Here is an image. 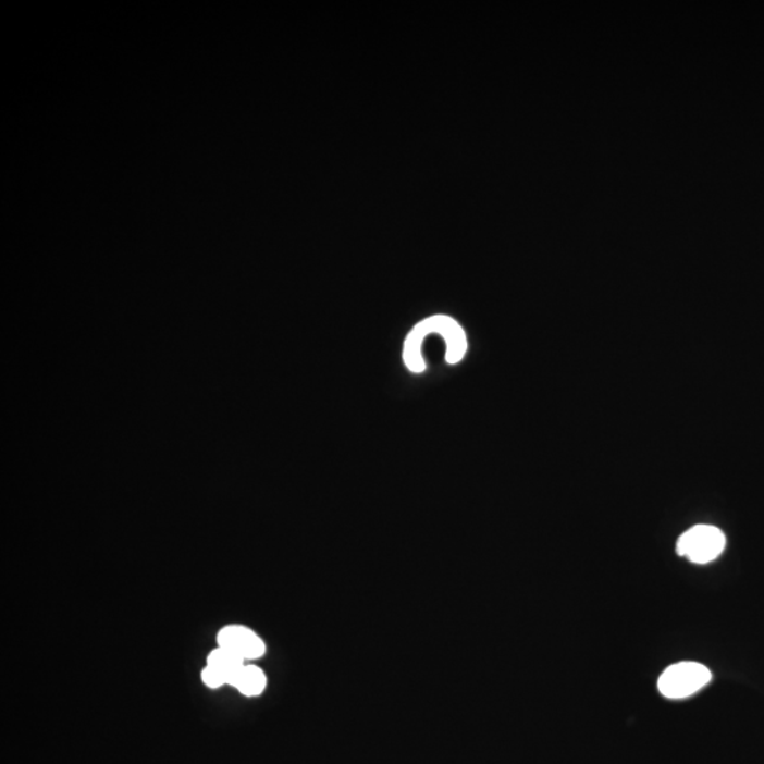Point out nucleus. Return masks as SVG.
Masks as SVG:
<instances>
[{
	"label": "nucleus",
	"instance_id": "20e7f679",
	"mask_svg": "<svg viewBox=\"0 0 764 764\" xmlns=\"http://www.w3.org/2000/svg\"><path fill=\"white\" fill-rule=\"evenodd\" d=\"M217 645L237 655L245 663L261 658L267 653L262 637L243 625H229L217 633Z\"/></svg>",
	"mask_w": 764,
	"mask_h": 764
},
{
	"label": "nucleus",
	"instance_id": "7ed1b4c3",
	"mask_svg": "<svg viewBox=\"0 0 764 764\" xmlns=\"http://www.w3.org/2000/svg\"><path fill=\"white\" fill-rule=\"evenodd\" d=\"M726 538L719 528L697 526L683 532L677 542L678 555L693 564H710L724 552Z\"/></svg>",
	"mask_w": 764,
	"mask_h": 764
},
{
	"label": "nucleus",
	"instance_id": "39448f33",
	"mask_svg": "<svg viewBox=\"0 0 764 764\" xmlns=\"http://www.w3.org/2000/svg\"><path fill=\"white\" fill-rule=\"evenodd\" d=\"M268 686L267 674L262 668L254 664H244L237 676L234 677L231 687H234L241 695L255 698L261 695Z\"/></svg>",
	"mask_w": 764,
	"mask_h": 764
},
{
	"label": "nucleus",
	"instance_id": "f257e3e1",
	"mask_svg": "<svg viewBox=\"0 0 764 764\" xmlns=\"http://www.w3.org/2000/svg\"><path fill=\"white\" fill-rule=\"evenodd\" d=\"M417 336L439 334L446 344L445 360L447 365L456 366L464 360L469 342H467L464 325L449 315H432L418 322L409 330Z\"/></svg>",
	"mask_w": 764,
	"mask_h": 764
},
{
	"label": "nucleus",
	"instance_id": "f03ea898",
	"mask_svg": "<svg viewBox=\"0 0 764 764\" xmlns=\"http://www.w3.org/2000/svg\"><path fill=\"white\" fill-rule=\"evenodd\" d=\"M712 674L705 665L678 663L665 669L658 679V690L669 700H682L702 690L711 682Z\"/></svg>",
	"mask_w": 764,
	"mask_h": 764
},
{
	"label": "nucleus",
	"instance_id": "423d86ee",
	"mask_svg": "<svg viewBox=\"0 0 764 764\" xmlns=\"http://www.w3.org/2000/svg\"><path fill=\"white\" fill-rule=\"evenodd\" d=\"M244 664H247L244 660H241L229 650L219 648V645L207 655V665L219 669L225 677L229 686H231V682H233L234 677L237 676V673Z\"/></svg>",
	"mask_w": 764,
	"mask_h": 764
},
{
	"label": "nucleus",
	"instance_id": "0eeeda50",
	"mask_svg": "<svg viewBox=\"0 0 764 764\" xmlns=\"http://www.w3.org/2000/svg\"><path fill=\"white\" fill-rule=\"evenodd\" d=\"M201 681L207 688H210V690H217V688L229 686L223 674H221L219 669H215L214 667H211V665L207 664L201 671Z\"/></svg>",
	"mask_w": 764,
	"mask_h": 764
}]
</instances>
